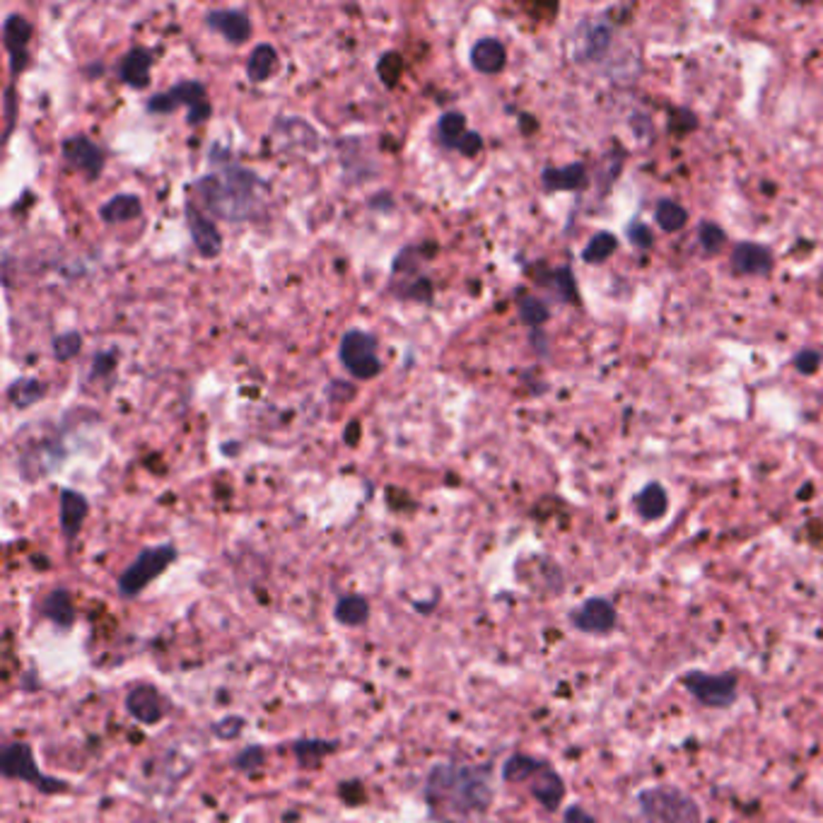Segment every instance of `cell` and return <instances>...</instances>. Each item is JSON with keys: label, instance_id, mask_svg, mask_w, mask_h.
<instances>
[{"label": "cell", "instance_id": "6da1fadb", "mask_svg": "<svg viewBox=\"0 0 823 823\" xmlns=\"http://www.w3.org/2000/svg\"><path fill=\"white\" fill-rule=\"evenodd\" d=\"M193 191L213 218L233 225L266 215L271 186L253 169L234 163L223 145L211 148V169L193 182Z\"/></svg>", "mask_w": 823, "mask_h": 823}, {"label": "cell", "instance_id": "7a4b0ae2", "mask_svg": "<svg viewBox=\"0 0 823 823\" xmlns=\"http://www.w3.org/2000/svg\"><path fill=\"white\" fill-rule=\"evenodd\" d=\"M422 795L437 823H473L493 804V782L483 766L437 763L430 768Z\"/></svg>", "mask_w": 823, "mask_h": 823}, {"label": "cell", "instance_id": "3957f363", "mask_svg": "<svg viewBox=\"0 0 823 823\" xmlns=\"http://www.w3.org/2000/svg\"><path fill=\"white\" fill-rule=\"evenodd\" d=\"M502 780L510 785H527L543 809L556 811L565 797V782L549 760L527 753H514L502 763Z\"/></svg>", "mask_w": 823, "mask_h": 823}, {"label": "cell", "instance_id": "277c9868", "mask_svg": "<svg viewBox=\"0 0 823 823\" xmlns=\"http://www.w3.org/2000/svg\"><path fill=\"white\" fill-rule=\"evenodd\" d=\"M645 823H703L700 807L690 795L676 788H648L638 797Z\"/></svg>", "mask_w": 823, "mask_h": 823}, {"label": "cell", "instance_id": "5b68a950", "mask_svg": "<svg viewBox=\"0 0 823 823\" xmlns=\"http://www.w3.org/2000/svg\"><path fill=\"white\" fill-rule=\"evenodd\" d=\"M0 768H3V775L7 780L27 782L35 789H39L42 795H64L71 789V782L46 775L42 768L36 766L35 753H32V746L27 741L5 744L3 756H0Z\"/></svg>", "mask_w": 823, "mask_h": 823}, {"label": "cell", "instance_id": "8992f818", "mask_svg": "<svg viewBox=\"0 0 823 823\" xmlns=\"http://www.w3.org/2000/svg\"><path fill=\"white\" fill-rule=\"evenodd\" d=\"M179 550L174 543H160V546H148L143 549L138 556L128 563V568L119 575L116 590L124 599H135L141 597L143 591L148 590V584L153 580L163 575L169 565L174 563Z\"/></svg>", "mask_w": 823, "mask_h": 823}, {"label": "cell", "instance_id": "52a82bcc", "mask_svg": "<svg viewBox=\"0 0 823 823\" xmlns=\"http://www.w3.org/2000/svg\"><path fill=\"white\" fill-rule=\"evenodd\" d=\"M179 106H186L189 109V121L191 126H201L205 121L211 119L213 114V104L211 99H208V90H205L203 83H198V80H182V83L172 84L169 90L157 92L155 97L148 99V109L150 114H172L176 112Z\"/></svg>", "mask_w": 823, "mask_h": 823}, {"label": "cell", "instance_id": "ba28073f", "mask_svg": "<svg viewBox=\"0 0 823 823\" xmlns=\"http://www.w3.org/2000/svg\"><path fill=\"white\" fill-rule=\"evenodd\" d=\"M338 360L345 372L360 382L374 380L384 370L380 352H377V338L360 329L345 331L338 343Z\"/></svg>", "mask_w": 823, "mask_h": 823}, {"label": "cell", "instance_id": "9c48e42d", "mask_svg": "<svg viewBox=\"0 0 823 823\" xmlns=\"http://www.w3.org/2000/svg\"><path fill=\"white\" fill-rule=\"evenodd\" d=\"M683 689L696 698L703 708L712 710H725L737 700V690H739V679L734 674H705V671H686L681 679Z\"/></svg>", "mask_w": 823, "mask_h": 823}, {"label": "cell", "instance_id": "30bf717a", "mask_svg": "<svg viewBox=\"0 0 823 823\" xmlns=\"http://www.w3.org/2000/svg\"><path fill=\"white\" fill-rule=\"evenodd\" d=\"M418 249H402L396 256L394 271H392V295L409 302H430L432 300V283L428 275L418 273Z\"/></svg>", "mask_w": 823, "mask_h": 823}, {"label": "cell", "instance_id": "8fae6325", "mask_svg": "<svg viewBox=\"0 0 823 823\" xmlns=\"http://www.w3.org/2000/svg\"><path fill=\"white\" fill-rule=\"evenodd\" d=\"M32 22L20 13H10L3 22V44L7 51L10 83L20 78L29 64V42H32Z\"/></svg>", "mask_w": 823, "mask_h": 823}, {"label": "cell", "instance_id": "7c38bea8", "mask_svg": "<svg viewBox=\"0 0 823 823\" xmlns=\"http://www.w3.org/2000/svg\"><path fill=\"white\" fill-rule=\"evenodd\" d=\"M61 155H64L65 164L87 179V182H94L102 176L106 164V155L104 150L99 148L97 143L87 138V135L78 134V135H68L64 143H61Z\"/></svg>", "mask_w": 823, "mask_h": 823}, {"label": "cell", "instance_id": "4fadbf2b", "mask_svg": "<svg viewBox=\"0 0 823 823\" xmlns=\"http://www.w3.org/2000/svg\"><path fill=\"white\" fill-rule=\"evenodd\" d=\"M437 138L442 148L457 150L466 157H476L483 150V138L466 126V116L461 112H444L437 119Z\"/></svg>", "mask_w": 823, "mask_h": 823}, {"label": "cell", "instance_id": "5bb4252c", "mask_svg": "<svg viewBox=\"0 0 823 823\" xmlns=\"http://www.w3.org/2000/svg\"><path fill=\"white\" fill-rule=\"evenodd\" d=\"M570 623L580 633L609 635L619 623V613H616V606L609 599L591 597L584 599L582 604L570 613Z\"/></svg>", "mask_w": 823, "mask_h": 823}, {"label": "cell", "instance_id": "9a60e30c", "mask_svg": "<svg viewBox=\"0 0 823 823\" xmlns=\"http://www.w3.org/2000/svg\"><path fill=\"white\" fill-rule=\"evenodd\" d=\"M126 712L135 722H141V725H157V722H163L167 718L169 712V703L167 698L160 693L157 686L153 683H138L134 689L126 693Z\"/></svg>", "mask_w": 823, "mask_h": 823}, {"label": "cell", "instance_id": "2e32d148", "mask_svg": "<svg viewBox=\"0 0 823 823\" xmlns=\"http://www.w3.org/2000/svg\"><path fill=\"white\" fill-rule=\"evenodd\" d=\"M205 25H208L213 32H218L225 42L234 44V46L247 44L249 39H252V32H253L252 17H249L244 10H237V7H218V10H208V13H205Z\"/></svg>", "mask_w": 823, "mask_h": 823}, {"label": "cell", "instance_id": "e0dca14e", "mask_svg": "<svg viewBox=\"0 0 823 823\" xmlns=\"http://www.w3.org/2000/svg\"><path fill=\"white\" fill-rule=\"evenodd\" d=\"M186 225H189L191 242L203 259H215L223 252V234L211 215H205L196 205L186 201Z\"/></svg>", "mask_w": 823, "mask_h": 823}, {"label": "cell", "instance_id": "ac0fdd59", "mask_svg": "<svg viewBox=\"0 0 823 823\" xmlns=\"http://www.w3.org/2000/svg\"><path fill=\"white\" fill-rule=\"evenodd\" d=\"M58 524H61V534L65 541H75L78 534L83 531V524L90 514V502L83 493L73 491V488H64L58 495Z\"/></svg>", "mask_w": 823, "mask_h": 823}, {"label": "cell", "instance_id": "d6986e66", "mask_svg": "<svg viewBox=\"0 0 823 823\" xmlns=\"http://www.w3.org/2000/svg\"><path fill=\"white\" fill-rule=\"evenodd\" d=\"M732 271L739 275H768L773 271V252L756 242H739L729 256Z\"/></svg>", "mask_w": 823, "mask_h": 823}, {"label": "cell", "instance_id": "ffe728a7", "mask_svg": "<svg viewBox=\"0 0 823 823\" xmlns=\"http://www.w3.org/2000/svg\"><path fill=\"white\" fill-rule=\"evenodd\" d=\"M153 64H155V56H153V51L145 49V46H134L131 51H126L119 61V80L128 87H134V90H145L150 84V73H153Z\"/></svg>", "mask_w": 823, "mask_h": 823}, {"label": "cell", "instance_id": "44dd1931", "mask_svg": "<svg viewBox=\"0 0 823 823\" xmlns=\"http://www.w3.org/2000/svg\"><path fill=\"white\" fill-rule=\"evenodd\" d=\"M611 44V27L604 22H587L577 35V61H599Z\"/></svg>", "mask_w": 823, "mask_h": 823}, {"label": "cell", "instance_id": "7402d4cb", "mask_svg": "<svg viewBox=\"0 0 823 823\" xmlns=\"http://www.w3.org/2000/svg\"><path fill=\"white\" fill-rule=\"evenodd\" d=\"M471 65L473 71L481 75H498L505 71L507 65V49L498 36H483L473 44L471 49Z\"/></svg>", "mask_w": 823, "mask_h": 823}, {"label": "cell", "instance_id": "603a6c76", "mask_svg": "<svg viewBox=\"0 0 823 823\" xmlns=\"http://www.w3.org/2000/svg\"><path fill=\"white\" fill-rule=\"evenodd\" d=\"M541 183L549 193L580 191L587 186V167L582 163L565 164V167H546L541 174Z\"/></svg>", "mask_w": 823, "mask_h": 823}, {"label": "cell", "instance_id": "cb8c5ba5", "mask_svg": "<svg viewBox=\"0 0 823 823\" xmlns=\"http://www.w3.org/2000/svg\"><path fill=\"white\" fill-rule=\"evenodd\" d=\"M143 215V201L138 193H116L99 208V218L106 225H124Z\"/></svg>", "mask_w": 823, "mask_h": 823}, {"label": "cell", "instance_id": "d4e9b609", "mask_svg": "<svg viewBox=\"0 0 823 823\" xmlns=\"http://www.w3.org/2000/svg\"><path fill=\"white\" fill-rule=\"evenodd\" d=\"M281 68V56L271 44H256L247 58V78L252 83H268Z\"/></svg>", "mask_w": 823, "mask_h": 823}, {"label": "cell", "instance_id": "484cf974", "mask_svg": "<svg viewBox=\"0 0 823 823\" xmlns=\"http://www.w3.org/2000/svg\"><path fill=\"white\" fill-rule=\"evenodd\" d=\"M42 616L56 623L58 628H73L75 623V604H73L71 591L65 587L51 590L42 601Z\"/></svg>", "mask_w": 823, "mask_h": 823}, {"label": "cell", "instance_id": "4316f807", "mask_svg": "<svg viewBox=\"0 0 823 823\" xmlns=\"http://www.w3.org/2000/svg\"><path fill=\"white\" fill-rule=\"evenodd\" d=\"M667 507H669L667 491H664L661 483H657V481L648 483L640 493L635 495V510H638V514H640L642 520L648 521L659 520V517L667 514Z\"/></svg>", "mask_w": 823, "mask_h": 823}, {"label": "cell", "instance_id": "83f0119b", "mask_svg": "<svg viewBox=\"0 0 823 823\" xmlns=\"http://www.w3.org/2000/svg\"><path fill=\"white\" fill-rule=\"evenodd\" d=\"M7 402L13 403L15 409H29V406H35L46 396V384L42 380H36V377H20V380H15L5 392Z\"/></svg>", "mask_w": 823, "mask_h": 823}, {"label": "cell", "instance_id": "f1b7e54d", "mask_svg": "<svg viewBox=\"0 0 823 823\" xmlns=\"http://www.w3.org/2000/svg\"><path fill=\"white\" fill-rule=\"evenodd\" d=\"M333 619H336L341 626L348 628L365 626L367 619H370V604H367V599L360 597V594H345V597H341L336 601Z\"/></svg>", "mask_w": 823, "mask_h": 823}, {"label": "cell", "instance_id": "f546056e", "mask_svg": "<svg viewBox=\"0 0 823 823\" xmlns=\"http://www.w3.org/2000/svg\"><path fill=\"white\" fill-rule=\"evenodd\" d=\"M655 220L664 233H679L689 223V213L671 198H661L655 208Z\"/></svg>", "mask_w": 823, "mask_h": 823}, {"label": "cell", "instance_id": "4dcf8cb0", "mask_svg": "<svg viewBox=\"0 0 823 823\" xmlns=\"http://www.w3.org/2000/svg\"><path fill=\"white\" fill-rule=\"evenodd\" d=\"M543 283H546L549 288H553V293H556L563 302L580 304V293H577V281H575V273H572V268H568V266L556 268V271H553V273H550Z\"/></svg>", "mask_w": 823, "mask_h": 823}, {"label": "cell", "instance_id": "1f68e13d", "mask_svg": "<svg viewBox=\"0 0 823 823\" xmlns=\"http://www.w3.org/2000/svg\"><path fill=\"white\" fill-rule=\"evenodd\" d=\"M517 310H520L521 324L529 326V329H534V331L539 329V326L546 324L550 317V312H549V307H546V302L534 295H521L520 302H517Z\"/></svg>", "mask_w": 823, "mask_h": 823}, {"label": "cell", "instance_id": "d6a6232c", "mask_svg": "<svg viewBox=\"0 0 823 823\" xmlns=\"http://www.w3.org/2000/svg\"><path fill=\"white\" fill-rule=\"evenodd\" d=\"M619 249V240L611 233H597L587 242V247L582 252V259L587 263H604L609 256H613V252Z\"/></svg>", "mask_w": 823, "mask_h": 823}, {"label": "cell", "instance_id": "836d02e7", "mask_svg": "<svg viewBox=\"0 0 823 823\" xmlns=\"http://www.w3.org/2000/svg\"><path fill=\"white\" fill-rule=\"evenodd\" d=\"M336 749V741H324V739H310V741H295L293 744V751H295L297 760L302 763V766H314L319 760L324 759L326 753H331Z\"/></svg>", "mask_w": 823, "mask_h": 823}, {"label": "cell", "instance_id": "e575fe53", "mask_svg": "<svg viewBox=\"0 0 823 823\" xmlns=\"http://www.w3.org/2000/svg\"><path fill=\"white\" fill-rule=\"evenodd\" d=\"M51 348H54V358L58 362H71L83 351V336L78 331H64L51 341Z\"/></svg>", "mask_w": 823, "mask_h": 823}, {"label": "cell", "instance_id": "d590c367", "mask_svg": "<svg viewBox=\"0 0 823 823\" xmlns=\"http://www.w3.org/2000/svg\"><path fill=\"white\" fill-rule=\"evenodd\" d=\"M727 242L725 230L718 223H700L698 225V244L708 256H718Z\"/></svg>", "mask_w": 823, "mask_h": 823}, {"label": "cell", "instance_id": "8d00e7d4", "mask_svg": "<svg viewBox=\"0 0 823 823\" xmlns=\"http://www.w3.org/2000/svg\"><path fill=\"white\" fill-rule=\"evenodd\" d=\"M263 763H266V751H263L261 746H247V749L237 753L233 760L234 770H240V773L247 775L256 773Z\"/></svg>", "mask_w": 823, "mask_h": 823}, {"label": "cell", "instance_id": "74e56055", "mask_svg": "<svg viewBox=\"0 0 823 823\" xmlns=\"http://www.w3.org/2000/svg\"><path fill=\"white\" fill-rule=\"evenodd\" d=\"M403 71V58L396 54V51H389L384 56L380 58V64H377V73H380L382 83L387 84V87H394L402 78Z\"/></svg>", "mask_w": 823, "mask_h": 823}, {"label": "cell", "instance_id": "f35d334b", "mask_svg": "<svg viewBox=\"0 0 823 823\" xmlns=\"http://www.w3.org/2000/svg\"><path fill=\"white\" fill-rule=\"evenodd\" d=\"M3 119H5L3 135H5V141H7V138L13 135L15 121H17V94H15L13 83L5 87V97H3Z\"/></svg>", "mask_w": 823, "mask_h": 823}, {"label": "cell", "instance_id": "ab89813d", "mask_svg": "<svg viewBox=\"0 0 823 823\" xmlns=\"http://www.w3.org/2000/svg\"><path fill=\"white\" fill-rule=\"evenodd\" d=\"M628 240L633 242V247L642 249V252H648V249L652 247V244H655L652 230H649V227L645 225V223H638V220L628 225Z\"/></svg>", "mask_w": 823, "mask_h": 823}, {"label": "cell", "instance_id": "60d3db41", "mask_svg": "<svg viewBox=\"0 0 823 823\" xmlns=\"http://www.w3.org/2000/svg\"><path fill=\"white\" fill-rule=\"evenodd\" d=\"M242 729H244V719L242 718H225L213 725V734H215L218 739H225V741L234 739V737H240Z\"/></svg>", "mask_w": 823, "mask_h": 823}, {"label": "cell", "instance_id": "b9f144b4", "mask_svg": "<svg viewBox=\"0 0 823 823\" xmlns=\"http://www.w3.org/2000/svg\"><path fill=\"white\" fill-rule=\"evenodd\" d=\"M795 367L802 374H814L821 367V352L811 351V348H804L802 352H797L795 355Z\"/></svg>", "mask_w": 823, "mask_h": 823}, {"label": "cell", "instance_id": "7bdbcfd3", "mask_svg": "<svg viewBox=\"0 0 823 823\" xmlns=\"http://www.w3.org/2000/svg\"><path fill=\"white\" fill-rule=\"evenodd\" d=\"M119 362V352L116 351H104L99 352L97 358L92 360V377H99V374H112L114 367Z\"/></svg>", "mask_w": 823, "mask_h": 823}, {"label": "cell", "instance_id": "ee69618b", "mask_svg": "<svg viewBox=\"0 0 823 823\" xmlns=\"http://www.w3.org/2000/svg\"><path fill=\"white\" fill-rule=\"evenodd\" d=\"M565 823H597V818L587 814L582 807H570L565 809Z\"/></svg>", "mask_w": 823, "mask_h": 823}, {"label": "cell", "instance_id": "f6af8a7d", "mask_svg": "<svg viewBox=\"0 0 823 823\" xmlns=\"http://www.w3.org/2000/svg\"><path fill=\"white\" fill-rule=\"evenodd\" d=\"M358 437H360V425H358V421H352L351 430H345V442L355 444L358 442Z\"/></svg>", "mask_w": 823, "mask_h": 823}]
</instances>
